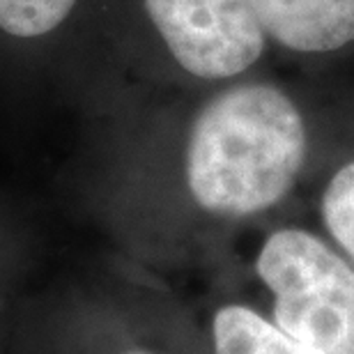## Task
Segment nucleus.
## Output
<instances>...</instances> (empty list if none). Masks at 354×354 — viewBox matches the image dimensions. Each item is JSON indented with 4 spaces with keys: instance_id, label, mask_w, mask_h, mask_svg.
Returning <instances> with one entry per match:
<instances>
[{
    "instance_id": "nucleus-2",
    "label": "nucleus",
    "mask_w": 354,
    "mask_h": 354,
    "mask_svg": "<svg viewBox=\"0 0 354 354\" xmlns=\"http://www.w3.org/2000/svg\"><path fill=\"white\" fill-rule=\"evenodd\" d=\"M251 267L269 295V317L327 354H354V263L317 225L279 214L253 225Z\"/></svg>"
},
{
    "instance_id": "nucleus-1",
    "label": "nucleus",
    "mask_w": 354,
    "mask_h": 354,
    "mask_svg": "<svg viewBox=\"0 0 354 354\" xmlns=\"http://www.w3.org/2000/svg\"><path fill=\"white\" fill-rule=\"evenodd\" d=\"M341 109L269 69L201 90L177 150L191 212L235 230L281 214L350 127Z\"/></svg>"
},
{
    "instance_id": "nucleus-3",
    "label": "nucleus",
    "mask_w": 354,
    "mask_h": 354,
    "mask_svg": "<svg viewBox=\"0 0 354 354\" xmlns=\"http://www.w3.org/2000/svg\"><path fill=\"white\" fill-rule=\"evenodd\" d=\"M140 14L166 65L198 90L267 72L276 55L246 0H140Z\"/></svg>"
},
{
    "instance_id": "nucleus-8",
    "label": "nucleus",
    "mask_w": 354,
    "mask_h": 354,
    "mask_svg": "<svg viewBox=\"0 0 354 354\" xmlns=\"http://www.w3.org/2000/svg\"><path fill=\"white\" fill-rule=\"evenodd\" d=\"M122 354H152V352H145V350H127Z\"/></svg>"
},
{
    "instance_id": "nucleus-4",
    "label": "nucleus",
    "mask_w": 354,
    "mask_h": 354,
    "mask_svg": "<svg viewBox=\"0 0 354 354\" xmlns=\"http://www.w3.org/2000/svg\"><path fill=\"white\" fill-rule=\"evenodd\" d=\"M276 55L324 62L354 55V0H246Z\"/></svg>"
},
{
    "instance_id": "nucleus-7",
    "label": "nucleus",
    "mask_w": 354,
    "mask_h": 354,
    "mask_svg": "<svg viewBox=\"0 0 354 354\" xmlns=\"http://www.w3.org/2000/svg\"><path fill=\"white\" fill-rule=\"evenodd\" d=\"M79 0H0V32L19 39L46 37L65 24Z\"/></svg>"
},
{
    "instance_id": "nucleus-6",
    "label": "nucleus",
    "mask_w": 354,
    "mask_h": 354,
    "mask_svg": "<svg viewBox=\"0 0 354 354\" xmlns=\"http://www.w3.org/2000/svg\"><path fill=\"white\" fill-rule=\"evenodd\" d=\"M212 354H327L283 331L249 304L228 301L212 315Z\"/></svg>"
},
{
    "instance_id": "nucleus-5",
    "label": "nucleus",
    "mask_w": 354,
    "mask_h": 354,
    "mask_svg": "<svg viewBox=\"0 0 354 354\" xmlns=\"http://www.w3.org/2000/svg\"><path fill=\"white\" fill-rule=\"evenodd\" d=\"M313 214L322 235L354 263V122L310 177Z\"/></svg>"
}]
</instances>
